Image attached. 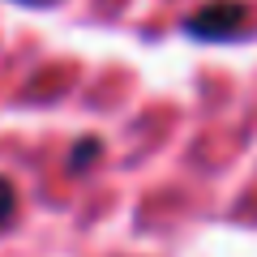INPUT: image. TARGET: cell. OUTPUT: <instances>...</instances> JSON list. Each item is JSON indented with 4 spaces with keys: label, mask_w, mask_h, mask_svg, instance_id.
I'll use <instances>...</instances> for the list:
<instances>
[{
    "label": "cell",
    "mask_w": 257,
    "mask_h": 257,
    "mask_svg": "<svg viewBox=\"0 0 257 257\" xmlns=\"http://www.w3.org/2000/svg\"><path fill=\"white\" fill-rule=\"evenodd\" d=\"M244 22H248L244 0H210L184 22V30L193 39H202V43H223V39H236L244 30Z\"/></svg>",
    "instance_id": "cell-1"
},
{
    "label": "cell",
    "mask_w": 257,
    "mask_h": 257,
    "mask_svg": "<svg viewBox=\"0 0 257 257\" xmlns=\"http://www.w3.org/2000/svg\"><path fill=\"white\" fill-rule=\"evenodd\" d=\"M99 155H103V142L82 138V146H73V155H69V172H86L90 163H99Z\"/></svg>",
    "instance_id": "cell-2"
},
{
    "label": "cell",
    "mask_w": 257,
    "mask_h": 257,
    "mask_svg": "<svg viewBox=\"0 0 257 257\" xmlns=\"http://www.w3.org/2000/svg\"><path fill=\"white\" fill-rule=\"evenodd\" d=\"M13 210H18V189H13V180L0 176V227L13 219Z\"/></svg>",
    "instance_id": "cell-3"
},
{
    "label": "cell",
    "mask_w": 257,
    "mask_h": 257,
    "mask_svg": "<svg viewBox=\"0 0 257 257\" xmlns=\"http://www.w3.org/2000/svg\"><path fill=\"white\" fill-rule=\"evenodd\" d=\"M22 5H47V0H22Z\"/></svg>",
    "instance_id": "cell-4"
}]
</instances>
